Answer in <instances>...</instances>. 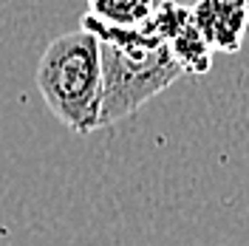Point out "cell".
<instances>
[{
  "label": "cell",
  "mask_w": 249,
  "mask_h": 246,
  "mask_svg": "<svg viewBox=\"0 0 249 246\" xmlns=\"http://www.w3.org/2000/svg\"><path fill=\"white\" fill-rule=\"evenodd\" d=\"M190 9L213 51L232 54L241 48L249 29V0H196Z\"/></svg>",
  "instance_id": "cell-4"
},
{
  "label": "cell",
  "mask_w": 249,
  "mask_h": 246,
  "mask_svg": "<svg viewBox=\"0 0 249 246\" xmlns=\"http://www.w3.org/2000/svg\"><path fill=\"white\" fill-rule=\"evenodd\" d=\"M159 0H88V15L110 26H144L156 15Z\"/></svg>",
  "instance_id": "cell-5"
},
{
  "label": "cell",
  "mask_w": 249,
  "mask_h": 246,
  "mask_svg": "<svg viewBox=\"0 0 249 246\" xmlns=\"http://www.w3.org/2000/svg\"><path fill=\"white\" fill-rule=\"evenodd\" d=\"M82 29L93 31L102 48V127L127 119L184 74L170 46L150 23L110 26L85 15Z\"/></svg>",
  "instance_id": "cell-1"
},
{
  "label": "cell",
  "mask_w": 249,
  "mask_h": 246,
  "mask_svg": "<svg viewBox=\"0 0 249 246\" xmlns=\"http://www.w3.org/2000/svg\"><path fill=\"white\" fill-rule=\"evenodd\" d=\"M34 79L46 108L71 133L102 130V48L93 31L79 26L54 37L37 62Z\"/></svg>",
  "instance_id": "cell-2"
},
{
  "label": "cell",
  "mask_w": 249,
  "mask_h": 246,
  "mask_svg": "<svg viewBox=\"0 0 249 246\" xmlns=\"http://www.w3.org/2000/svg\"><path fill=\"white\" fill-rule=\"evenodd\" d=\"M164 43L170 46L173 57L184 68V74H207L213 65V46L193 20V9L178 0H159L156 15L150 20Z\"/></svg>",
  "instance_id": "cell-3"
}]
</instances>
